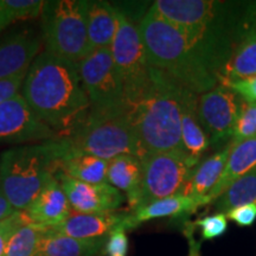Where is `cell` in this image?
I'll return each mask as SVG.
<instances>
[{"label":"cell","instance_id":"obj_34","mask_svg":"<svg viewBox=\"0 0 256 256\" xmlns=\"http://www.w3.org/2000/svg\"><path fill=\"white\" fill-rule=\"evenodd\" d=\"M226 86L232 89L246 104H256V75L236 82L226 83Z\"/></svg>","mask_w":256,"mask_h":256},{"label":"cell","instance_id":"obj_22","mask_svg":"<svg viewBox=\"0 0 256 256\" xmlns=\"http://www.w3.org/2000/svg\"><path fill=\"white\" fill-rule=\"evenodd\" d=\"M107 238H75L46 230L37 247L36 256H98L104 247Z\"/></svg>","mask_w":256,"mask_h":256},{"label":"cell","instance_id":"obj_2","mask_svg":"<svg viewBox=\"0 0 256 256\" xmlns=\"http://www.w3.org/2000/svg\"><path fill=\"white\" fill-rule=\"evenodd\" d=\"M238 5L212 0H156L152 8L184 32L202 50L220 78L234 51L249 32L241 31L255 12L240 14Z\"/></svg>","mask_w":256,"mask_h":256},{"label":"cell","instance_id":"obj_8","mask_svg":"<svg viewBox=\"0 0 256 256\" xmlns=\"http://www.w3.org/2000/svg\"><path fill=\"white\" fill-rule=\"evenodd\" d=\"M110 49L124 87L126 107L130 114L148 86L151 66L147 60L139 28L119 10L118 30Z\"/></svg>","mask_w":256,"mask_h":256},{"label":"cell","instance_id":"obj_1","mask_svg":"<svg viewBox=\"0 0 256 256\" xmlns=\"http://www.w3.org/2000/svg\"><path fill=\"white\" fill-rule=\"evenodd\" d=\"M20 94L31 110L60 139L72 136L90 110L78 64L51 55L46 50L28 68Z\"/></svg>","mask_w":256,"mask_h":256},{"label":"cell","instance_id":"obj_21","mask_svg":"<svg viewBox=\"0 0 256 256\" xmlns=\"http://www.w3.org/2000/svg\"><path fill=\"white\" fill-rule=\"evenodd\" d=\"M118 30V8L104 0L88 2L87 34L89 50L110 48Z\"/></svg>","mask_w":256,"mask_h":256},{"label":"cell","instance_id":"obj_6","mask_svg":"<svg viewBox=\"0 0 256 256\" xmlns=\"http://www.w3.org/2000/svg\"><path fill=\"white\" fill-rule=\"evenodd\" d=\"M68 153H84L110 160L130 154L142 158L145 153L126 110L90 112L83 124L66 139Z\"/></svg>","mask_w":256,"mask_h":256},{"label":"cell","instance_id":"obj_17","mask_svg":"<svg viewBox=\"0 0 256 256\" xmlns=\"http://www.w3.org/2000/svg\"><path fill=\"white\" fill-rule=\"evenodd\" d=\"M127 212L82 214L72 212L60 226L50 229L54 232L75 238H107L112 230L124 222Z\"/></svg>","mask_w":256,"mask_h":256},{"label":"cell","instance_id":"obj_18","mask_svg":"<svg viewBox=\"0 0 256 256\" xmlns=\"http://www.w3.org/2000/svg\"><path fill=\"white\" fill-rule=\"evenodd\" d=\"M203 206H206V203L200 198L184 196V194L166 197L127 212L126 218H124V226L127 230H130L139 224L151 220L191 215L196 212L198 208Z\"/></svg>","mask_w":256,"mask_h":256},{"label":"cell","instance_id":"obj_4","mask_svg":"<svg viewBox=\"0 0 256 256\" xmlns=\"http://www.w3.org/2000/svg\"><path fill=\"white\" fill-rule=\"evenodd\" d=\"M182 89L171 76L151 66L148 86L130 113L145 154L172 152L186 156L182 142Z\"/></svg>","mask_w":256,"mask_h":256},{"label":"cell","instance_id":"obj_14","mask_svg":"<svg viewBox=\"0 0 256 256\" xmlns=\"http://www.w3.org/2000/svg\"><path fill=\"white\" fill-rule=\"evenodd\" d=\"M43 38L34 30H22L0 37V81L28 72L42 52Z\"/></svg>","mask_w":256,"mask_h":256},{"label":"cell","instance_id":"obj_24","mask_svg":"<svg viewBox=\"0 0 256 256\" xmlns=\"http://www.w3.org/2000/svg\"><path fill=\"white\" fill-rule=\"evenodd\" d=\"M60 171L76 180L89 184L108 183V160L84 153H68L60 160Z\"/></svg>","mask_w":256,"mask_h":256},{"label":"cell","instance_id":"obj_11","mask_svg":"<svg viewBox=\"0 0 256 256\" xmlns=\"http://www.w3.org/2000/svg\"><path fill=\"white\" fill-rule=\"evenodd\" d=\"M244 104L232 89L222 83L198 95V115L210 145H228Z\"/></svg>","mask_w":256,"mask_h":256},{"label":"cell","instance_id":"obj_20","mask_svg":"<svg viewBox=\"0 0 256 256\" xmlns=\"http://www.w3.org/2000/svg\"><path fill=\"white\" fill-rule=\"evenodd\" d=\"M142 158L124 154L108 162V184L126 194L130 211L136 209L142 188Z\"/></svg>","mask_w":256,"mask_h":256},{"label":"cell","instance_id":"obj_10","mask_svg":"<svg viewBox=\"0 0 256 256\" xmlns=\"http://www.w3.org/2000/svg\"><path fill=\"white\" fill-rule=\"evenodd\" d=\"M142 164V188L136 209L162 198L182 194L194 168L186 156L172 152L146 153Z\"/></svg>","mask_w":256,"mask_h":256},{"label":"cell","instance_id":"obj_39","mask_svg":"<svg viewBox=\"0 0 256 256\" xmlns=\"http://www.w3.org/2000/svg\"><path fill=\"white\" fill-rule=\"evenodd\" d=\"M254 30H255V32H256V24H255V28H254Z\"/></svg>","mask_w":256,"mask_h":256},{"label":"cell","instance_id":"obj_19","mask_svg":"<svg viewBox=\"0 0 256 256\" xmlns=\"http://www.w3.org/2000/svg\"><path fill=\"white\" fill-rule=\"evenodd\" d=\"M232 148V145L229 142L228 145L223 146L212 156H208L203 162H200V164L192 171L191 177L184 186L182 194L200 198L206 203V206H208L209 204L208 194L214 190V188L218 183L220 178L222 177Z\"/></svg>","mask_w":256,"mask_h":256},{"label":"cell","instance_id":"obj_5","mask_svg":"<svg viewBox=\"0 0 256 256\" xmlns=\"http://www.w3.org/2000/svg\"><path fill=\"white\" fill-rule=\"evenodd\" d=\"M69 148L66 139L14 147L0 156V188L16 210L24 211L60 168Z\"/></svg>","mask_w":256,"mask_h":256},{"label":"cell","instance_id":"obj_38","mask_svg":"<svg viewBox=\"0 0 256 256\" xmlns=\"http://www.w3.org/2000/svg\"><path fill=\"white\" fill-rule=\"evenodd\" d=\"M10 24H12V22L10 20V18L6 16V14L2 11V8H0V32L4 31Z\"/></svg>","mask_w":256,"mask_h":256},{"label":"cell","instance_id":"obj_33","mask_svg":"<svg viewBox=\"0 0 256 256\" xmlns=\"http://www.w3.org/2000/svg\"><path fill=\"white\" fill-rule=\"evenodd\" d=\"M226 218L232 220L240 226H250L256 220V206L255 204H244L229 210L226 212Z\"/></svg>","mask_w":256,"mask_h":256},{"label":"cell","instance_id":"obj_15","mask_svg":"<svg viewBox=\"0 0 256 256\" xmlns=\"http://www.w3.org/2000/svg\"><path fill=\"white\" fill-rule=\"evenodd\" d=\"M68 198L55 174L48 179L40 194L24 210L28 218L40 228L50 230L62 224L72 214Z\"/></svg>","mask_w":256,"mask_h":256},{"label":"cell","instance_id":"obj_16","mask_svg":"<svg viewBox=\"0 0 256 256\" xmlns=\"http://www.w3.org/2000/svg\"><path fill=\"white\" fill-rule=\"evenodd\" d=\"M182 142L188 162L196 168L210 147V139L198 115V94L182 89Z\"/></svg>","mask_w":256,"mask_h":256},{"label":"cell","instance_id":"obj_23","mask_svg":"<svg viewBox=\"0 0 256 256\" xmlns=\"http://www.w3.org/2000/svg\"><path fill=\"white\" fill-rule=\"evenodd\" d=\"M256 168V136L232 146L226 168L214 190L208 194L209 204L215 202L224 191L242 176Z\"/></svg>","mask_w":256,"mask_h":256},{"label":"cell","instance_id":"obj_35","mask_svg":"<svg viewBox=\"0 0 256 256\" xmlns=\"http://www.w3.org/2000/svg\"><path fill=\"white\" fill-rule=\"evenodd\" d=\"M26 74L28 72H25L12 78L0 81V104L19 94L22 87H23L24 80L26 78Z\"/></svg>","mask_w":256,"mask_h":256},{"label":"cell","instance_id":"obj_25","mask_svg":"<svg viewBox=\"0 0 256 256\" xmlns=\"http://www.w3.org/2000/svg\"><path fill=\"white\" fill-rule=\"evenodd\" d=\"M255 28V26H254ZM256 75V32L254 28L243 38L224 66L220 83L236 82Z\"/></svg>","mask_w":256,"mask_h":256},{"label":"cell","instance_id":"obj_9","mask_svg":"<svg viewBox=\"0 0 256 256\" xmlns=\"http://www.w3.org/2000/svg\"><path fill=\"white\" fill-rule=\"evenodd\" d=\"M78 72L90 112L128 110L110 48L90 51L78 63Z\"/></svg>","mask_w":256,"mask_h":256},{"label":"cell","instance_id":"obj_13","mask_svg":"<svg viewBox=\"0 0 256 256\" xmlns=\"http://www.w3.org/2000/svg\"><path fill=\"white\" fill-rule=\"evenodd\" d=\"M55 177L60 182L72 210L82 214L113 212L124 203L122 192L110 184H89L76 180L57 170Z\"/></svg>","mask_w":256,"mask_h":256},{"label":"cell","instance_id":"obj_7","mask_svg":"<svg viewBox=\"0 0 256 256\" xmlns=\"http://www.w3.org/2000/svg\"><path fill=\"white\" fill-rule=\"evenodd\" d=\"M87 5L83 0L46 2L42 14V38L46 52L78 64L90 52Z\"/></svg>","mask_w":256,"mask_h":256},{"label":"cell","instance_id":"obj_28","mask_svg":"<svg viewBox=\"0 0 256 256\" xmlns=\"http://www.w3.org/2000/svg\"><path fill=\"white\" fill-rule=\"evenodd\" d=\"M46 4L44 0H0V8L12 23L42 17Z\"/></svg>","mask_w":256,"mask_h":256},{"label":"cell","instance_id":"obj_32","mask_svg":"<svg viewBox=\"0 0 256 256\" xmlns=\"http://www.w3.org/2000/svg\"><path fill=\"white\" fill-rule=\"evenodd\" d=\"M26 214L24 211L18 210L17 212L14 214L12 216H10L8 218L0 222V256L4 255V252L6 249V246L11 238V236L14 235L16 230H17L22 224L25 222H28Z\"/></svg>","mask_w":256,"mask_h":256},{"label":"cell","instance_id":"obj_3","mask_svg":"<svg viewBox=\"0 0 256 256\" xmlns=\"http://www.w3.org/2000/svg\"><path fill=\"white\" fill-rule=\"evenodd\" d=\"M138 28L152 68L166 72L182 87L198 95L218 84V72L200 48L183 31L160 17L152 6Z\"/></svg>","mask_w":256,"mask_h":256},{"label":"cell","instance_id":"obj_12","mask_svg":"<svg viewBox=\"0 0 256 256\" xmlns=\"http://www.w3.org/2000/svg\"><path fill=\"white\" fill-rule=\"evenodd\" d=\"M62 140L31 110L20 92L0 104V144Z\"/></svg>","mask_w":256,"mask_h":256},{"label":"cell","instance_id":"obj_27","mask_svg":"<svg viewBox=\"0 0 256 256\" xmlns=\"http://www.w3.org/2000/svg\"><path fill=\"white\" fill-rule=\"evenodd\" d=\"M46 229L32 222H25L16 230L2 256H36L37 247Z\"/></svg>","mask_w":256,"mask_h":256},{"label":"cell","instance_id":"obj_29","mask_svg":"<svg viewBox=\"0 0 256 256\" xmlns=\"http://www.w3.org/2000/svg\"><path fill=\"white\" fill-rule=\"evenodd\" d=\"M256 136V104H246L235 124L230 144L236 146Z\"/></svg>","mask_w":256,"mask_h":256},{"label":"cell","instance_id":"obj_26","mask_svg":"<svg viewBox=\"0 0 256 256\" xmlns=\"http://www.w3.org/2000/svg\"><path fill=\"white\" fill-rule=\"evenodd\" d=\"M244 204L256 206V168L235 180L215 200L217 212L226 214L229 210Z\"/></svg>","mask_w":256,"mask_h":256},{"label":"cell","instance_id":"obj_30","mask_svg":"<svg viewBox=\"0 0 256 256\" xmlns=\"http://www.w3.org/2000/svg\"><path fill=\"white\" fill-rule=\"evenodd\" d=\"M196 226H200L202 238L214 240L224 235L228 230V218H226V214L217 212L215 215L198 220Z\"/></svg>","mask_w":256,"mask_h":256},{"label":"cell","instance_id":"obj_31","mask_svg":"<svg viewBox=\"0 0 256 256\" xmlns=\"http://www.w3.org/2000/svg\"><path fill=\"white\" fill-rule=\"evenodd\" d=\"M104 254L106 256H127L128 254V238L124 222L112 230L106 240Z\"/></svg>","mask_w":256,"mask_h":256},{"label":"cell","instance_id":"obj_36","mask_svg":"<svg viewBox=\"0 0 256 256\" xmlns=\"http://www.w3.org/2000/svg\"><path fill=\"white\" fill-rule=\"evenodd\" d=\"M18 210H16L12 204L10 203L8 198L4 194V192L0 188V222L6 218H8L10 216H12L14 214L17 212Z\"/></svg>","mask_w":256,"mask_h":256},{"label":"cell","instance_id":"obj_37","mask_svg":"<svg viewBox=\"0 0 256 256\" xmlns=\"http://www.w3.org/2000/svg\"><path fill=\"white\" fill-rule=\"evenodd\" d=\"M186 235L188 238V242H190V254H188V256H200V244L192 238V234L190 235V232H186Z\"/></svg>","mask_w":256,"mask_h":256}]
</instances>
